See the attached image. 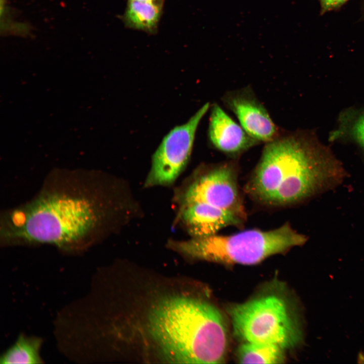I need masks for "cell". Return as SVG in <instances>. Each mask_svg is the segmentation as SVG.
I'll list each match as a JSON object with an SVG mask.
<instances>
[{
  "label": "cell",
  "instance_id": "9a60e30c",
  "mask_svg": "<svg viewBox=\"0 0 364 364\" xmlns=\"http://www.w3.org/2000/svg\"><path fill=\"white\" fill-rule=\"evenodd\" d=\"M347 0H320L322 10L327 11L337 8L344 3Z\"/></svg>",
  "mask_w": 364,
  "mask_h": 364
},
{
  "label": "cell",
  "instance_id": "7c38bea8",
  "mask_svg": "<svg viewBox=\"0 0 364 364\" xmlns=\"http://www.w3.org/2000/svg\"><path fill=\"white\" fill-rule=\"evenodd\" d=\"M41 340L35 337L21 335L16 343L2 356L1 363H40Z\"/></svg>",
  "mask_w": 364,
  "mask_h": 364
},
{
  "label": "cell",
  "instance_id": "2e32d148",
  "mask_svg": "<svg viewBox=\"0 0 364 364\" xmlns=\"http://www.w3.org/2000/svg\"><path fill=\"white\" fill-rule=\"evenodd\" d=\"M134 1H141V2H153V3H163V0H134Z\"/></svg>",
  "mask_w": 364,
  "mask_h": 364
},
{
  "label": "cell",
  "instance_id": "7a4b0ae2",
  "mask_svg": "<svg viewBox=\"0 0 364 364\" xmlns=\"http://www.w3.org/2000/svg\"><path fill=\"white\" fill-rule=\"evenodd\" d=\"M344 176L339 163L308 134L284 130L265 144L244 191L261 206L286 208L332 188Z\"/></svg>",
  "mask_w": 364,
  "mask_h": 364
},
{
  "label": "cell",
  "instance_id": "5bb4252c",
  "mask_svg": "<svg viewBox=\"0 0 364 364\" xmlns=\"http://www.w3.org/2000/svg\"><path fill=\"white\" fill-rule=\"evenodd\" d=\"M353 133L356 140L364 146V114L355 124Z\"/></svg>",
  "mask_w": 364,
  "mask_h": 364
},
{
  "label": "cell",
  "instance_id": "ba28073f",
  "mask_svg": "<svg viewBox=\"0 0 364 364\" xmlns=\"http://www.w3.org/2000/svg\"><path fill=\"white\" fill-rule=\"evenodd\" d=\"M222 101L236 115L244 129L259 143L269 142L283 132L250 86L228 92Z\"/></svg>",
  "mask_w": 364,
  "mask_h": 364
},
{
  "label": "cell",
  "instance_id": "30bf717a",
  "mask_svg": "<svg viewBox=\"0 0 364 364\" xmlns=\"http://www.w3.org/2000/svg\"><path fill=\"white\" fill-rule=\"evenodd\" d=\"M181 217L193 238L211 236L224 228H241L244 224L235 217L200 202L181 206Z\"/></svg>",
  "mask_w": 364,
  "mask_h": 364
},
{
  "label": "cell",
  "instance_id": "277c9868",
  "mask_svg": "<svg viewBox=\"0 0 364 364\" xmlns=\"http://www.w3.org/2000/svg\"><path fill=\"white\" fill-rule=\"evenodd\" d=\"M307 237L287 222L270 230L252 229L234 234L170 240L168 247L192 259L225 264L252 265L301 246Z\"/></svg>",
  "mask_w": 364,
  "mask_h": 364
},
{
  "label": "cell",
  "instance_id": "52a82bcc",
  "mask_svg": "<svg viewBox=\"0 0 364 364\" xmlns=\"http://www.w3.org/2000/svg\"><path fill=\"white\" fill-rule=\"evenodd\" d=\"M210 106L204 104L185 123L172 128L163 139L154 153L145 186L172 184L190 159L198 125Z\"/></svg>",
  "mask_w": 364,
  "mask_h": 364
},
{
  "label": "cell",
  "instance_id": "5b68a950",
  "mask_svg": "<svg viewBox=\"0 0 364 364\" xmlns=\"http://www.w3.org/2000/svg\"><path fill=\"white\" fill-rule=\"evenodd\" d=\"M236 336L245 342L294 346L299 332L285 301L269 295L235 304L229 309Z\"/></svg>",
  "mask_w": 364,
  "mask_h": 364
},
{
  "label": "cell",
  "instance_id": "9c48e42d",
  "mask_svg": "<svg viewBox=\"0 0 364 364\" xmlns=\"http://www.w3.org/2000/svg\"><path fill=\"white\" fill-rule=\"evenodd\" d=\"M208 129L209 142L215 149L236 159L252 147L260 144L217 104L210 106Z\"/></svg>",
  "mask_w": 364,
  "mask_h": 364
},
{
  "label": "cell",
  "instance_id": "4fadbf2b",
  "mask_svg": "<svg viewBox=\"0 0 364 364\" xmlns=\"http://www.w3.org/2000/svg\"><path fill=\"white\" fill-rule=\"evenodd\" d=\"M283 349L272 344L245 342L239 349L242 363H280L284 360Z\"/></svg>",
  "mask_w": 364,
  "mask_h": 364
},
{
  "label": "cell",
  "instance_id": "8992f818",
  "mask_svg": "<svg viewBox=\"0 0 364 364\" xmlns=\"http://www.w3.org/2000/svg\"><path fill=\"white\" fill-rule=\"evenodd\" d=\"M235 159L202 166L180 197L181 206L205 203L245 222L247 213L238 183Z\"/></svg>",
  "mask_w": 364,
  "mask_h": 364
},
{
  "label": "cell",
  "instance_id": "6da1fadb",
  "mask_svg": "<svg viewBox=\"0 0 364 364\" xmlns=\"http://www.w3.org/2000/svg\"><path fill=\"white\" fill-rule=\"evenodd\" d=\"M118 196L117 182L102 171L53 170L32 198L2 213L1 243L86 248L114 231Z\"/></svg>",
  "mask_w": 364,
  "mask_h": 364
},
{
  "label": "cell",
  "instance_id": "3957f363",
  "mask_svg": "<svg viewBox=\"0 0 364 364\" xmlns=\"http://www.w3.org/2000/svg\"><path fill=\"white\" fill-rule=\"evenodd\" d=\"M151 334L171 362L221 363L228 335L218 310L196 299L173 297L161 301L149 318Z\"/></svg>",
  "mask_w": 364,
  "mask_h": 364
},
{
  "label": "cell",
  "instance_id": "8fae6325",
  "mask_svg": "<svg viewBox=\"0 0 364 364\" xmlns=\"http://www.w3.org/2000/svg\"><path fill=\"white\" fill-rule=\"evenodd\" d=\"M163 3L128 0L122 20L130 28L154 33L157 31Z\"/></svg>",
  "mask_w": 364,
  "mask_h": 364
}]
</instances>
